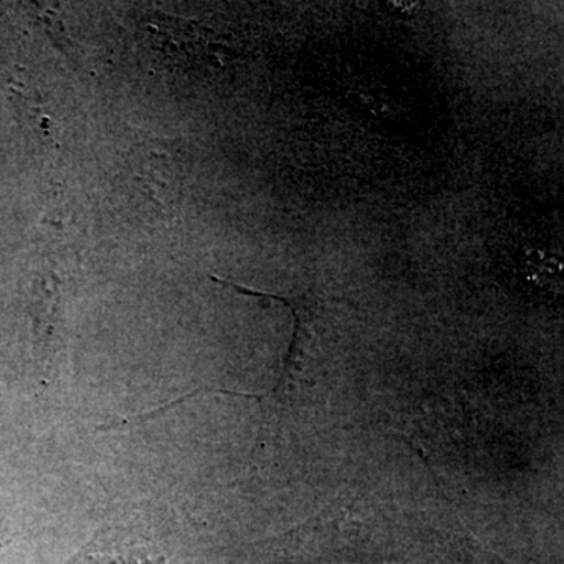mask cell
<instances>
[{
  "label": "cell",
  "mask_w": 564,
  "mask_h": 564,
  "mask_svg": "<svg viewBox=\"0 0 564 564\" xmlns=\"http://www.w3.org/2000/svg\"><path fill=\"white\" fill-rule=\"evenodd\" d=\"M63 564H155V560L144 541L132 540L117 527H107Z\"/></svg>",
  "instance_id": "7a4b0ae2"
},
{
  "label": "cell",
  "mask_w": 564,
  "mask_h": 564,
  "mask_svg": "<svg viewBox=\"0 0 564 564\" xmlns=\"http://www.w3.org/2000/svg\"><path fill=\"white\" fill-rule=\"evenodd\" d=\"M120 191L139 217L166 218L180 207L182 155L169 141L140 143L129 154L120 174Z\"/></svg>",
  "instance_id": "6da1fadb"
},
{
  "label": "cell",
  "mask_w": 564,
  "mask_h": 564,
  "mask_svg": "<svg viewBox=\"0 0 564 564\" xmlns=\"http://www.w3.org/2000/svg\"><path fill=\"white\" fill-rule=\"evenodd\" d=\"M386 7L400 17H411L421 7V2H404V0H395V2H386Z\"/></svg>",
  "instance_id": "3957f363"
}]
</instances>
